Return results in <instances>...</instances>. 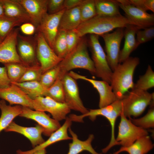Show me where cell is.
Returning <instances> with one entry per match:
<instances>
[{
  "label": "cell",
  "instance_id": "31",
  "mask_svg": "<svg viewBox=\"0 0 154 154\" xmlns=\"http://www.w3.org/2000/svg\"><path fill=\"white\" fill-rule=\"evenodd\" d=\"M45 96L59 102L64 103V91L62 78L58 76L54 84L47 89Z\"/></svg>",
  "mask_w": 154,
  "mask_h": 154
},
{
  "label": "cell",
  "instance_id": "45",
  "mask_svg": "<svg viewBox=\"0 0 154 154\" xmlns=\"http://www.w3.org/2000/svg\"><path fill=\"white\" fill-rule=\"evenodd\" d=\"M83 0H64V7L66 9H69L79 6Z\"/></svg>",
  "mask_w": 154,
  "mask_h": 154
},
{
  "label": "cell",
  "instance_id": "42",
  "mask_svg": "<svg viewBox=\"0 0 154 154\" xmlns=\"http://www.w3.org/2000/svg\"><path fill=\"white\" fill-rule=\"evenodd\" d=\"M64 0H48L47 9L49 14L57 13L65 9Z\"/></svg>",
  "mask_w": 154,
  "mask_h": 154
},
{
  "label": "cell",
  "instance_id": "48",
  "mask_svg": "<svg viewBox=\"0 0 154 154\" xmlns=\"http://www.w3.org/2000/svg\"><path fill=\"white\" fill-rule=\"evenodd\" d=\"M2 40L1 39L0 37V44L2 41Z\"/></svg>",
  "mask_w": 154,
  "mask_h": 154
},
{
  "label": "cell",
  "instance_id": "51",
  "mask_svg": "<svg viewBox=\"0 0 154 154\" xmlns=\"http://www.w3.org/2000/svg\"></svg>",
  "mask_w": 154,
  "mask_h": 154
},
{
  "label": "cell",
  "instance_id": "12",
  "mask_svg": "<svg viewBox=\"0 0 154 154\" xmlns=\"http://www.w3.org/2000/svg\"><path fill=\"white\" fill-rule=\"evenodd\" d=\"M119 7L125 12V16L136 26L144 29L154 25V15L127 3L126 0H116Z\"/></svg>",
  "mask_w": 154,
  "mask_h": 154
},
{
  "label": "cell",
  "instance_id": "2",
  "mask_svg": "<svg viewBox=\"0 0 154 154\" xmlns=\"http://www.w3.org/2000/svg\"><path fill=\"white\" fill-rule=\"evenodd\" d=\"M139 62L138 58L129 57L112 71L110 84L116 100L122 99L129 90L133 88V74Z\"/></svg>",
  "mask_w": 154,
  "mask_h": 154
},
{
  "label": "cell",
  "instance_id": "24",
  "mask_svg": "<svg viewBox=\"0 0 154 154\" xmlns=\"http://www.w3.org/2000/svg\"><path fill=\"white\" fill-rule=\"evenodd\" d=\"M68 130L72 137V141L69 143V150L67 154H79L85 151L92 154H102L96 152L92 146V142L94 138L93 134H90L86 140L82 141L78 139L77 135L72 130L70 127Z\"/></svg>",
  "mask_w": 154,
  "mask_h": 154
},
{
  "label": "cell",
  "instance_id": "10",
  "mask_svg": "<svg viewBox=\"0 0 154 154\" xmlns=\"http://www.w3.org/2000/svg\"><path fill=\"white\" fill-rule=\"evenodd\" d=\"M33 110L49 112L53 118L59 121L65 119L71 110L65 103L59 102L48 96H40L33 99Z\"/></svg>",
  "mask_w": 154,
  "mask_h": 154
},
{
  "label": "cell",
  "instance_id": "44",
  "mask_svg": "<svg viewBox=\"0 0 154 154\" xmlns=\"http://www.w3.org/2000/svg\"><path fill=\"white\" fill-rule=\"evenodd\" d=\"M20 29L24 34L30 36L33 34L36 31L35 26L30 23L22 24L20 27Z\"/></svg>",
  "mask_w": 154,
  "mask_h": 154
},
{
  "label": "cell",
  "instance_id": "16",
  "mask_svg": "<svg viewBox=\"0 0 154 154\" xmlns=\"http://www.w3.org/2000/svg\"><path fill=\"white\" fill-rule=\"evenodd\" d=\"M19 116L31 119L37 122L44 129L43 134L49 137L61 126L59 121L52 118L45 112L34 110L29 108L22 107Z\"/></svg>",
  "mask_w": 154,
  "mask_h": 154
},
{
  "label": "cell",
  "instance_id": "28",
  "mask_svg": "<svg viewBox=\"0 0 154 154\" xmlns=\"http://www.w3.org/2000/svg\"><path fill=\"white\" fill-rule=\"evenodd\" d=\"M11 83L19 87L33 99L38 97L46 96L47 89L44 87L38 81Z\"/></svg>",
  "mask_w": 154,
  "mask_h": 154
},
{
  "label": "cell",
  "instance_id": "22",
  "mask_svg": "<svg viewBox=\"0 0 154 154\" xmlns=\"http://www.w3.org/2000/svg\"><path fill=\"white\" fill-rule=\"evenodd\" d=\"M140 29L137 26L133 25H130L125 28L124 35V43L123 48L120 51L119 63H122L129 57L131 52L139 46L136 40L135 35L137 31Z\"/></svg>",
  "mask_w": 154,
  "mask_h": 154
},
{
  "label": "cell",
  "instance_id": "40",
  "mask_svg": "<svg viewBox=\"0 0 154 154\" xmlns=\"http://www.w3.org/2000/svg\"><path fill=\"white\" fill-rule=\"evenodd\" d=\"M82 38L79 36L75 29L66 31V38L67 46V54L76 47Z\"/></svg>",
  "mask_w": 154,
  "mask_h": 154
},
{
  "label": "cell",
  "instance_id": "13",
  "mask_svg": "<svg viewBox=\"0 0 154 154\" xmlns=\"http://www.w3.org/2000/svg\"><path fill=\"white\" fill-rule=\"evenodd\" d=\"M20 29L14 28L0 44V62L3 64L10 63L23 64L17 47Z\"/></svg>",
  "mask_w": 154,
  "mask_h": 154
},
{
  "label": "cell",
  "instance_id": "38",
  "mask_svg": "<svg viewBox=\"0 0 154 154\" xmlns=\"http://www.w3.org/2000/svg\"><path fill=\"white\" fill-rule=\"evenodd\" d=\"M42 74L39 64L27 66L25 73L18 82L31 81H39Z\"/></svg>",
  "mask_w": 154,
  "mask_h": 154
},
{
  "label": "cell",
  "instance_id": "1",
  "mask_svg": "<svg viewBox=\"0 0 154 154\" xmlns=\"http://www.w3.org/2000/svg\"><path fill=\"white\" fill-rule=\"evenodd\" d=\"M135 24L121 14L112 17L97 15L92 18L81 23L75 29L81 37L87 34L101 36L115 29L125 28Z\"/></svg>",
  "mask_w": 154,
  "mask_h": 154
},
{
  "label": "cell",
  "instance_id": "30",
  "mask_svg": "<svg viewBox=\"0 0 154 154\" xmlns=\"http://www.w3.org/2000/svg\"><path fill=\"white\" fill-rule=\"evenodd\" d=\"M4 64L6 68L7 75L11 82H19L28 66L19 63H10Z\"/></svg>",
  "mask_w": 154,
  "mask_h": 154
},
{
  "label": "cell",
  "instance_id": "25",
  "mask_svg": "<svg viewBox=\"0 0 154 154\" xmlns=\"http://www.w3.org/2000/svg\"><path fill=\"white\" fill-rule=\"evenodd\" d=\"M22 106L16 105L14 106L7 105L4 100H1L0 110V133L6 128L13 121V119L19 116L22 112Z\"/></svg>",
  "mask_w": 154,
  "mask_h": 154
},
{
  "label": "cell",
  "instance_id": "18",
  "mask_svg": "<svg viewBox=\"0 0 154 154\" xmlns=\"http://www.w3.org/2000/svg\"><path fill=\"white\" fill-rule=\"evenodd\" d=\"M0 99L6 101L10 105H19L33 110V99L13 83L7 87L0 88Z\"/></svg>",
  "mask_w": 154,
  "mask_h": 154
},
{
  "label": "cell",
  "instance_id": "46",
  "mask_svg": "<svg viewBox=\"0 0 154 154\" xmlns=\"http://www.w3.org/2000/svg\"><path fill=\"white\" fill-rule=\"evenodd\" d=\"M4 16V11L3 3L1 0H0V17Z\"/></svg>",
  "mask_w": 154,
  "mask_h": 154
},
{
  "label": "cell",
  "instance_id": "36",
  "mask_svg": "<svg viewBox=\"0 0 154 154\" xmlns=\"http://www.w3.org/2000/svg\"><path fill=\"white\" fill-rule=\"evenodd\" d=\"M21 21L7 17H0V37L3 40L15 27L21 26Z\"/></svg>",
  "mask_w": 154,
  "mask_h": 154
},
{
  "label": "cell",
  "instance_id": "17",
  "mask_svg": "<svg viewBox=\"0 0 154 154\" xmlns=\"http://www.w3.org/2000/svg\"><path fill=\"white\" fill-rule=\"evenodd\" d=\"M36 46L35 37L19 34L17 47L18 54L24 64L28 66L39 64L37 57Z\"/></svg>",
  "mask_w": 154,
  "mask_h": 154
},
{
  "label": "cell",
  "instance_id": "27",
  "mask_svg": "<svg viewBox=\"0 0 154 154\" xmlns=\"http://www.w3.org/2000/svg\"><path fill=\"white\" fill-rule=\"evenodd\" d=\"M154 147L150 137L143 136L137 139L132 145L128 147H121L113 154H119L125 151L129 154H146L152 149Z\"/></svg>",
  "mask_w": 154,
  "mask_h": 154
},
{
  "label": "cell",
  "instance_id": "15",
  "mask_svg": "<svg viewBox=\"0 0 154 154\" xmlns=\"http://www.w3.org/2000/svg\"><path fill=\"white\" fill-rule=\"evenodd\" d=\"M65 9L54 14L47 13L36 29V32L42 34L50 46L53 49L55 39L58 31L61 17Z\"/></svg>",
  "mask_w": 154,
  "mask_h": 154
},
{
  "label": "cell",
  "instance_id": "3",
  "mask_svg": "<svg viewBox=\"0 0 154 154\" xmlns=\"http://www.w3.org/2000/svg\"><path fill=\"white\" fill-rule=\"evenodd\" d=\"M58 65L60 69L58 76L61 78L69 71L76 68L85 69L92 75H96L94 64L88 52L87 40L83 37Z\"/></svg>",
  "mask_w": 154,
  "mask_h": 154
},
{
  "label": "cell",
  "instance_id": "9",
  "mask_svg": "<svg viewBox=\"0 0 154 154\" xmlns=\"http://www.w3.org/2000/svg\"><path fill=\"white\" fill-rule=\"evenodd\" d=\"M124 30V28H118L112 33L101 36L104 42L107 61L112 71L119 63L120 46Z\"/></svg>",
  "mask_w": 154,
  "mask_h": 154
},
{
  "label": "cell",
  "instance_id": "21",
  "mask_svg": "<svg viewBox=\"0 0 154 154\" xmlns=\"http://www.w3.org/2000/svg\"><path fill=\"white\" fill-rule=\"evenodd\" d=\"M63 124L56 131L53 133L49 138L43 143L31 150L23 151L18 150L16 151L17 154H32L35 151L46 148L50 145L57 142L66 140L72 139L68 134V130L72 124V121L67 117Z\"/></svg>",
  "mask_w": 154,
  "mask_h": 154
},
{
  "label": "cell",
  "instance_id": "33",
  "mask_svg": "<svg viewBox=\"0 0 154 154\" xmlns=\"http://www.w3.org/2000/svg\"><path fill=\"white\" fill-rule=\"evenodd\" d=\"M154 86V72L151 66L148 65L145 74L140 76L134 88L143 90L147 91Z\"/></svg>",
  "mask_w": 154,
  "mask_h": 154
},
{
  "label": "cell",
  "instance_id": "11",
  "mask_svg": "<svg viewBox=\"0 0 154 154\" xmlns=\"http://www.w3.org/2000/svg\"><path fill=\"white\" fill-rule=\"evenodd\" d=\"M62 80L64 91V103L71 110L80 112L82 114L88 112L89 110L84 106L80 98L76 80L68 73L63 76Z\"/></svg>",
  "mask_w": 154,
  "mask_h": 154
},
{
  "label": "cell",
  "instance_id": "23",
  "mask_svg": "<svg viewBox=\"0 0 154 154\" xmlns=\"http://www.w3.org/2000/svg\"><path fill=\"white\" fill-rule=\"evenodd\" d=\"M1 1L5 16L20 21L23 23H32L29 15L17 0H1Z\"/></svg>",
  "mask_w": 154,
  "mask_h": 154
},
{
  "label": "cell",
  "instance_id": "43",
  "mask_svg": "<svg viewBox=\"0 0 154 154\" xmlns=\"http://www.w3.org/2000/svg\"><path fill=\"white\" fill-rule=\"evenodd\" d=\"M11 83L7 72L6 67H0V88H5L9 86Z\"/></svg>",
  "mask_w": 154,
  "mask_h": 154
},
{
  "label": "cell",
  "instance_id": "7",
  "mask_svg": "<svg viewBox=\"0 0 154 154\" xmlns=\"http://www.w3.org/2000/svg\"><path fill=\"white\" fill-rule=\"evenodd\" d=\"M118 126V131L116 138L118 145L127 147L132 145L139 138L148 135L146 129L138 127L133 123L122 114Z\"/></svg>",
  "mask_w": 154,
  "mask_h": 154
},
{
  "label": "cell",
  "instance_id": "4",
  "mask_svg": "<svg viewBox=\"0 0 154 154\" xmlns=\"http://www.w3.org/2000/svg\"><path fill=\"white\" fill-rule=\"evenodd\" d=\"M122 104L121 99L117 100L111 104L105 107L98 109H90L88 112L80 115L74 114L72 119L74 121L83 122V118L88 117L92 121H94L97 117L101 116L106 117L109 121L111 128V136L108 145L102 149V152L106 153L112 147L118 145L115 137V123L117 117L122 113Z\"/></svg>",
  "mask_w": 154,
  "mask_h": 154
},
{
  "label": "cell",
  "instance_id": "29",
  "mask_svg": "<svg viewBox=\"0 0 154 154\" xmlns=\"http://www.w3.org/2000/svg\"><path fill=\"white\" fill-rule=\"evenodd\" d=\"M97 15L110 17L121 15L116 0H95Z\"/></svg>",
  "mask_w": 154,
  "mask_h": 154
},
{
  "label": "cell",
  "instance_id": "35",
  "mask_svg": "<svg viewBox=\"0 0 154 154\" xmlns=\"http://www.w3.org/2000/svg\"><path fill=\"white\" fill-rule=\"evenodd\" d=\"M79 7L81 23L97 15L95 0H83Z\"/></svg>",
  "mask_w": 154,
  "mask_h": 154
},
{
  "label": "cell",
  "instance_id": "32",
  "mask_svg": "<svg viewBox=\"0 0 154 154\" xmlns=\"http://www.w3.org/2000/svg\"><path fill=\"white\" fill-rule=\"evenodd\" d=\"M66 31L58 30L54 42L53 49L60 58L63 59L68 52L66 38Z\"/></svg>",
  "mask_w": 154,
  "mask_h": 154
},
{
  "label": "cell",
  "instance_id": "6",
  "mask_svg": "<svg viewBox=\"0 0 154 154\" xmlns=\"http://www.w3.org/2000/svg\"><path fill=\"white\" fill-rule=\"evenodd\" d=\"M88 44L95 69V76L110 84L112 71L108 62L106 54L100 42L99 36L90 34Z\"/></svg>",
  "mask_w": 154,
  "mask_h": 154
},
{
  "label": "cell",
  "instance_id": "5",
  "mask_svg": "<svg viewBox=\"0 0 154 154\" xmlns=\"http://www.w3.org/2000/svg\"><path fill=\"white\" fill-rule=\"evenodd\" d=\"M122 114L127 117L141 115L147 107L154 102V93L133 88L121 99Z\"/></svg>",
  "mask_w": 154,
  "mask_h": 154
},
{
  "label": "cell",
  "instance_id": "20",
  "mask_svg": "<svg viewBox=\"0 0 154 154\" xmlns=\"http://www.w3.org/2000/svg\"><path fill=\"white\" fill-rule=\"evenodd\" d=\"M4 130L6 132H15L23 135L29 140L33 148L45 141L42 136L44 129L38 124L34 127H25L12 121Z\"/></svg>",
  "mask_w": 154,
  "mask_h": 154
},
{
  "label": "cell",
  "instance_id": "26",
  "mask_svg": "<svg viewBox=\"0 0 154 154\" xmlns=\"http://www.w3.org/2000/svg\"><path fill=\"white\" fill-rule=\"evenodd\" d=\"M81 23L79 6L65 9L61 17L58 30L67 31L75 29Z\"/></svg>",
  "mask_w": 154,
  "mask_h": 154
},
{
  "label": "cell",
  "instance_id": "39",
  "mask_svg": "<svg viewBox=\"0 0 154 154\" xmlns=\"http://www.w3.org/2000/svg\"><path fill=\"white\" fill-rule=\"evenodd\" d=\"M143 30H138L136 32V40L139 46L152 40L154 37L153 26L146 28Z\"/></svg>",
  "mask_w": 154,
  "mask_h": 154
},
{
  "label": "cell",
  "instance_id": "8",
  "mask_svg": "<svg viewBox=\"0 0 154 154\" xmlns=\"http://www.w3.org/2000/svg\"><path fill=\"white\" fill-rule=\"evenodd\" d=\"M35 38L37 58L43 73L58 65L63 59L57 56L42 33L37 32Z\"/></svg>",
  "mask_w": 154,
  "mask_h": 154
},
{
  "label": "cell",
  "instance_id": "37",
  "mask_svg": "<svg viewBox=\"0 0 154 154\" xmlns=\"http://www.w3.org/2000/svg\"><path fill=\"white\" fill-rule=\"evenodd\" d=\"M60 71L58 65L42 74L39 82L45 88L48 89L54 82Z\"/></svg>",
  "mask_w": 154,
  "mask_h": 154
},
{
  "label": "cell",
  "instance_id": "34",
  "mask_svg": "<svg viewBox=\"0 0 154 154\" xmlns=\"http://www.w3.org/2000/svg\"><path fill=\"white\" fill-rule=\"evenodd\" d=\"M150 108L147 114L143 117L137 119L129 118L135 125L142 129H147L154 127V104L150 105Z\"/></svg>",
  "mask_w": 154,
  "mask_h": 154
},
{
  "label": "cell",
  "instance_id": "14",
  "mask_svg": "<svg viewBox=\"0 0 154 154\" xmlns=\"http://www.w3.org/2000/svg\"><path fill=\"white\" fill-rule=\"evenodd\" d=\"M69 75L75 80L81 79L91 84L99 93L100 108L107 106L116 100V98L112 88L108 82L104 80H98L88 78L72 71L68 72Z\"/></svg>",
  "mask_w": 154,
  "mask_h": 154
},
{
  "label": "cell",
  "instance_id": "47",
  "mask_svg": "<svg viewBox=\"0 0 154 154\" xmlns=\"http://www.w3.org/2000/svg\"><path fill=\"white\" fill-rule=\"evenodd\" d=\"M46 151L45 149H43L37 151L32 154H46Z\"/></svg>",
  "mask_w": 154,
  "mask_h": 154
},
{
  "label": "cell",
  "instance_id": "50",
  "mask_svg": "<svg viewBox=\"0 0 154 154\" xmlns=\"http://www.w3.org/2000/svg\"><path fill=\"white\" fill-rule=\"evenodd\" d=\"M110 154H112L110 153Z\"/></svg>",
  "mask_w": 154,
  "mask_h": 154
},
{
  "label": "cell",
  "instance_id": "19",
  "mask_svg": "<svg viewBox=\"0 0 154 154\" xmlns=\"http://www.w3.org/2000/svg\"><path fill=\"white\" fill-rule=\"evenodd\" d=\"M30 16L36 29L47 13L48 0H17Z\"/></svg>",
  "mask_w": 154,
  "mask_h": 154
},
{
  "label": "cell",
  "instance_id": "41",
  "mask_svg": "<svg viewBox=\"0 0 154 154\" xmlns=\"http://www.w3.org/2000/svg\"><path fill=\"white\" fill-rule=\"evenodd\" d=\"M127 3L142 10L154 12V0H126Z\"/></svg>",
  "mask_w": 154,
  "mask_h": 154
},
{
  "label": "cell",
  "instance_id": "49",
  "mask_svg": "<svg viewBox=\"0 0 154 154\" xmlns=\"http://www.w3.org/2000/svg\"><path fill=\"white\" fill-rule=\"evenodd\" d=\"M1 100H0V103Z\"/></svg>",
  "mask_w": 154,
  "mask_h": 154
}]
</instances>
